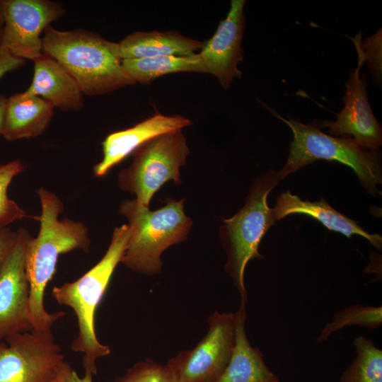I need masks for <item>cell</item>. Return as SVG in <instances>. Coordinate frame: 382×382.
I'll list each match as a JSON object with an SVG mask.
<instances>
[{"mask_svg": "<svg viewBox=\"0 0 382 382\" xmlns=\"http://www.w3.org/2000/svg\"><path fill=\"white\" fill-rule=\"evenodd\" d=\"M42 53L59 62L89 96L135 84L122 66L119 43L84 30L44 32Z\"/></svg>", "mask_w": 382, "mask_h": 382, "instance_id": "2", "label": "cell"}, {"mask_svg": "<svg viewBox=\"0 0 382 382\" xmlns=\"http://www.w3.org/2000/svg\"><path fill=\"white\" fill-rule=\"evenodd\" d=\"M6 98L4 96L0 95V134L3 127Z\"/></svg>", "mask_w": 382, "mask_h": 382, "instance_id": "29", "label": "cell"}, {"mask_svg": "<svg viewBox=\"0 0 382 382\" xmlns=\"http://www.w3.org/2000/svg\"><path fill=\"white\" fill-rule=\"evenodd\" d=\"M50 382H57V381L54 379V380L51 381H50Z\"/></svg>", "mask_w": 382, "mask_h": 382, "instance_id": "31", "label": "cell"}, {"mask_svg": "<svg viewBox=\"0 0 382 382\" xmlns=\"http://www.w3.org/2000/svg\"><path fill=\"white\" fill-rule=\"evenodd\" d=\"M382 324V307L362 306L359 304L349 306L335 313L333 320L328 323L319 336L318 342L328 340L333 332L345 326L357 325L369 329H377Z\"/></svg>", "mask_w": 382, "mask_h": 382, "instance_id": "22", "label": "cell"}, {"mask_svg": "<svg viewBox=\"0 0 382 382\" xmlns=\"http://www.w3.org/2000/svg\"><path fill=\"white\" fill-rule=\"evenodd\" d=\"M54 107L40 97L18 93L6 98L1 134L8 141L37 137L44 133Z\"/></svg>", "mask_w": 382, "mask_h": 382, "instance_id": "17", "label": "cell"}, {"mask_svg": "<svg viewBox=\"0 0 382 382\" xmlns=\"http://www.w3.org/2000/svg\"><path fill=\"white\" fill-rule=\"evenodd\" d=\"M25 60L11 54L0 47V79L8 72L15 71L24 66Z\"/></svg>", "mask_w": 382, "mask_h": 382, "instance_id": "28", "label": "cell"}, {"mask_svg": "<svg viewBox=\"0 0 382 382\" xmlns=\"http://www.w3.org/2000/svg\"><path fill=\"white\" fill-rule=\"evenodd\" d=\"M270 112L286 123L293 134L287 160L277 172L281 180L322 159L349 166L369 194L375 196L378 192L377 186L382 183V168L378 150L364 149L349 137L326 134L314 122L304 124L290 117L284 119L271 108Z\"/></svg>", "mask_w": 382, "mask_h": 382, "instance_id": "6", "label": "cell"}, {"mask_svg": "<svg viewBox=\"0 0 382 382\" xmlns=\"http://www.w3.org/2000/svg\"><path fill=\"white\" fill-rule=\"evenodd\" d=\"M192 121L182 115H164L156 113L134 126L108 135L103 141V158L93 167L97 177L105 175L137 148L160 134L183 129Z\"/></svg>", "mask_w": 382, "mask_h": 382, "instance_id": "14", "label": "cell"}, {"mask_svg": "<svg viewBox=\"0 0 382 382\" xmlns=\"http://www.w3.org/2000/svg\"><path fill=\"white\" fill-rule=\"evenodd\" d=\"M18 237V230L8 227L0 228V267L15 245Z\"/></svg>", "mask_w": 382, "mask_h": 382, "instance_id": "27", "label": "cell"}, {"mask_svg": "<svg viewBox=\"0 0 382 382\" xmlns=\"http://www.w3.org/2000/svg\"><path fill=\"white\" fill-rule=\"evenodd\" d=\"M83 377H80L72 367L65 361L57 368L55 380L57 382H93V374L88 370H84Z\"/></svg>", "mask_w": 382, "mask_h": 382, "instance_id": "26", "label": "cell"}, {"mask_svg": "<svg viewBox=\"0 0 382 382\" xmlns=\"http://www.w3.org/2000/svg\"><path fill=\"white\" fill-rule=\"evenodd\" d=\"M305 214L313 217L328 230L342 233L347 238L353 235L361 236L381 250L382 237L366 231L357 221L348 218L330 206L323 197L320 201L302 200L289 190L282 192L277 198L274 208L271 209L272 219L276 221L291 214Z\"/></svg>", "mask_w": 382, "mask_h": 382, "instance_id": "15", "label": "cell"}, {"mask_svg": "<svg viewBox=\"0 0 382 382\" xmlns=\"http://www.w3.org/2000/svg\"><path fill=\"white\" fill-rule=\"evenodd\" d=\"M25 168L24 164L18 160L0 164V228L28 216L7 195L12 180Z\"/></svg>", "mask_w": 382, "mask_h": 382, "instance_id": "23", "label": "cell"}, {"mask_svg": "<svg viewBox=\"0 0 382 382\" xmlns=\"http://www.w3.org/2000/svg\"><path fill=\"white\" fill-rule=\"evenodd\" d=\"M64 359L51 330L15 334L0 341V382H50Z\"/></svg>", "mask_w": 382, "mask_h": 382, "instance_id": "9", "label": "cell"}, {"mask_svg": "<svg viewBox=\"0 0 382 382\" xmlns=\"http://www.w3.org/2000/svg\"><path fill=\"white\" fill-rule=\"evenodd\" d=\"M184 201L168 198L166 205L155 211L135 198L122 201L119 213L127 219L130 236L121 263L148 276L161 272L163 252L186 241L192 226L184 212Z\"/></svg>", "mask_w": 382, "mask_h": 382, "instance_id": "4", "label": "cell"}, {"mask_svg": "<svg viewBox=\"0 0 382 382\" xmlns=\"http://www.w3.org/2000/svg\"><path fill=\"white\" fill-rule=\"evenodd\" d=\"M130 236L127 224L115 228L110 243L103 257L78 279L54 286L52 295L56 301L71 308L76 317L78 335L72 341L73 352L83 353L84 370L97 375L96 361L110 353L108 346L96 336L95 316L111 279L121 262Z\"/></svg>", "mask_w": 382, "mask_h": 382, "instance_id": "3", "label": "cell"}, {"mask_svg": "<svg viewBox=\"0 0 382 382\" xmlns=\"http://www.w3.org/2000/svg\"><path fill=\"white\" fill-rule=\"evenodd\" d=\"M122 66L136 83L149 84L156 79L172 73L197 72L207 74L198 53L186 56L166 55L122 59Z\"/></svg>", "mask_w": 382, "mask_h": 382, "instance_id": "20", "label": "cell"}, {"mask_svg": "<svg viewBox=\"0 0 382 382\" xmlns=\"http://www.w3.org/2000/svg\"><path fill=\"white\" fill-rule=\"evenodd\" d=\"M25 92L40 97L63 111H78L83 106V94L75 79L59 62L45 54L34 61L33 78Z\"/></svg>", "mask_w": 382, "mask_h": 382, "instance_id": "16", "label": "cell"}, {"mask_svg": "<svg viewBox=\"0 0 382 382\" xmlns=\"http://www.w3.org/2000/svg\"><path fill=\"white\" fill-rule=\"evenodd\" d=\"M360 49L364 62L374 81L381 83L382 78V32L381 28L373 35L360 42Z\"/></svg>", "mask_w": 382, "mask_h": 382, "instance_id": "25", "label": "cell"}, {"mask_svg": "<svg viewBox=\"0 0 382 382\" xmlns=\"http://www.w3.org/2000/svg\"><path fill=\"white\" fill-rule=\"evenodd\" d=\"M244 0H232L225 19L220 21L213 36L203 43L198 53L207 74L215 76L227 89L235 78H241L238 65L243 60L241 47L245 28Z\"/></svg>", "mask_w": 382, "mask_h": 382, "instance_id": "13", "label": "cell"}, {"mask_svg": "<svg viewBox=\"0 0 382 382\" xmlns=\"http://www.w3.org/2000/svg\"><path fill=\"white\" fill-rule=\"evenodd\" d=\"M356 357L338 382H382V351L359 335L354 340Z\"/></svg>", "mask_w": 382, "mask_h": 382, "instance_id": "21", "label": "cell"}, {"mask_svg": "<svg viewBox=\"0 0 382 382\" xmlns=\"http://www.w3.org/2000/svg\"><path fill=\"white\" fill-rule=\"evenodd\" d=\"M245 305L241 303L236 315V344L231 359L214 382H279L266 365L261 350L250 343L245 329Z\"/></svg>", "mask_w": 382, "mask_h": 382, "instance_id": "18", "label": "cell"}, {"mask_svg": "<svg viewBox=\"0 0 382 382\" xmlns=\"http://www.w3.org/2000/svg\"><path fill=\"white\" fill-rule=\"evenodd\" d=\"M361 33L352 39L358 61L357 66L349 73L345 83L344 108L335 121L324 120L316 123L320 128H328L333 137H349L359 146L377 151L382 144V128L375 117L368 100L365 79H360L359 70L364 63L360 49Z\"/></svg>", "mask_w": 382, "mask_h": 382, "instance_id": "11", "label": "cell"}, {"mask_svg": "<svg viewBox=\"0 0 382 382\" xmlns=\"http://www.w3.org/2000/svg\"><path fill=\"white\" fill-rule=\"evenodd\" d=\"M0 2L4 20L0 47L18 58L34 62L43 54L41 35L64 15L62 5L49 0Z\"/></svg>", "mask_w": 382, "mask_h": 382, "instance_id": "10", "label": "cell"}, {"mask_svg": "<svg viewBox=\"0 0 382 382\" xmlns=\"http://www.w3.org/2000/svg\"><path fill=\"white\" fill-rule=\"evenodd\" d=\"M207 323L206 335L194 348L166 363L177 382H214L228 366L236 344V315L215 311Z\"/></svg>", "mask_w": 382, "mask_h": 382, "instance_id": "8", "label": "cell"}, {"mask_svg": "<svg viewBox=\"0 0 382 382\" xmlns=\"http://www.w3.org/2000/svg\"><path fill=\"white\" fill-rule=\"evenodd\" d=\"M280 180L278 173L271 168L257 176L250 185L243 207L232 217L224 219L219 228L220 240L227 257L224 270L245 304L248 299L245 267L252 259H263L259 246L274 224L267 197Z\"/></svg>", "mask_w": 382, "mask_h": 382, "instance_id": "5", "label": "cell"}, {"mask_svg": "<svg viewBox=\"0 0 382 382\" xmlns=\"http://www.w3.org/2000/svg\"><path fill=\"white\" fill-rule=\"evenodd\" d=\"M190 152L182 129L154 137L132 153L131 164L119 173L118 185L149 207L154 194L166 182L182 183L180 168L186 164Z\"/></svg>", "mask_w": 382, "mask_h": 382, "instance_id": "7", "label": "cell"}, {"mask_svg": "<svg viewBox=\"0 0 382 382\" xmlns=\"http://www.w3.org/2000/svg\"><path fill=\"white\" fill-rule=\"evenodd\" d=\"M108 382H177L170 368L151 359H145L132 366L122 376Z\"/></svg>", "mask_w": 382, "mask_h": 382, "instance_id": "24", "label": "cell"}, {"mask_svg": "<svg viewBox=\"0 0 382 382\" xmlns=\"http://www.w3.org/2000/svg\"><path fill=\"white\" fill-rule=\"evenodd\" d=\"M41 204L40 223L36 238L30 237L25 250V270L30 284L29 316L33 330H51L66 313H50L45 307V289L52 279L59 256L74 250L89 251L91 240L87 227L68 218L59 219L64 209L62 200L53 192L37 190Z\"/></svg>", "mask_w": 382, "mask_h": 382, "instance_id": "1", "label": "cell"}, {"mask_svg": "<svg viewBox=\"0 0 382 382\" xmlns=\"http://www.w3.org/2000/svg\"><path fill=\"white\" fill-rule=\"evenodd\" d=\"M201 41L175 31H136L119 42L122 59L166 55L186 56L201 50Z\"/></svg>", "mask_w": 382, "mask_h": 382, "instance_id": "19", "label": "cell"}, {"mask_svg": "<svg viewBox=\"0 0 382 382\" xmlns=\"http://www.w3.org/2000/svg\"><path fill=\"white\" fill-rule=\"evenodd\" d=\"M30 236L27 230L18 229V239L0 267V341L33 330L25 270V250Z\"/></svg>", "mask_w": 382, "mask_h": 382, "instance_id": "12", "label": "cell"}, {"mask_svg": "<svg viewBox=\"0 0 382 382\" xmlns=\"http://www.w3.org/2000/svg\"><path fill=\"white\" fill-rule=\"evenodd\" d=\"M4 24V15H3V11H2V8L1 5V2H0V37L3 31Z\"/></svg>", "mask_w": 382, "mask_h": 382, "instance_id": "30", "label": "cell"}]
</instances>
